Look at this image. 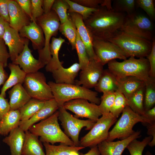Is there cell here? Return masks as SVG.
I'll list each match as a JSON object with an SVG mask.
<instances>
[{"instance_id": "1", "label": "cell", "mask_w": 155, "mask_h": 155, "mask_svg": "<svg viewBox=\"0 0 155 155\" xmlns=\"http://www.w3.org/2000/svg\"><path fill=\"white\" fill-rule=\"evenodd\" d=\"M125 16L100 6L84 22L92 38L107 40L120 30Z\"/></svg>"}, {"instance_id": "2", "label": "cell", "mask_w": 155, "mask_h": 155, "mask_svg": "<svg viewBox=\"0 0 155 155\" xmlns=\"http://www.w3.org/2000/svg\"><path fill=\"white\" fill-rule=\"evenodd\" d=\"M108 70L117 80L127 76H133L146 84L153 78L150 77V65L145 57H129L122 62L113 60L108 63Z\"/></svg>"}, {"instance_id": "3", "label": "cell", "mask_w": 155, "mask_h": 155, "mask_svg": "<svg viewBox=\"0 0 155 155\" xmlns=\"http://www.w3.org/2000/svg\"><path fill=\"white\" fill-rule=\"evenodd\" d=\"M58 110L47 118L32 126L28 130L33 134L40 136L43 143L54 145L60 143L66 145L75 146L73 142L61 129L58 123Z\"/></svg>"}, {"instance_id": "4", "label": "cell", "mask_w": 155, "mask_h": 155, "mask_svg": "<svg viewBox=\"0 0 155 155\" xmlns=\"http://www.w3.org/2000/svg\"><path fill=\"white\" fill-rule=\"evenodd\" d=\"M107 40L119 47L127 58L147 57L152 47L150 40L119 30Z\"/></svg>"}, {"instance_id": "5", "label": "cell", "mask_w": 155, "mask_h": 155, "mask_svg": "<svg viewBox=\"0 0 155 155\" xmlns=\"http://www.w3.org/2000/svg\"><path fill=\"white\" fill-rule=\"evenodd\" d=\"M48 84L59 107L67 102L78 99H85L98 105L100 104V99L98 97V93L82 86L75 84H58L52 81Z\"/></svg>"}, {"instance_id": "6", "label": "cell", "mask_w": 155, "mask_h": 155, "mask_svg": "<svg viewBox=\"0 0 155 155\" xmlns=\"http://www.w3.org/2000/svg\"><path fill=\"white\" fill-rule=\"evenodd\" d=\"M121 117L112 130L108 132L106 140L113 141L116 139L123 140L133 134L135 131L133 129L137 123L142 124L151 122L146 117L134 112L127 106L122 112Z\"/></svg>"}, {"instance_id": "7", "label": "cell", "mask_w": 155, "mask_h": 155, "mask_svg": "<svg viewBox=\"0 0 155 155\" xmlns=\"http://www.w3.org/2000/svg\"><path fill=\"white\" fill-rule=\"evenodd\" d=\"M36 22L42 29L45 39L44 47L38 51V59L46 65L51 58L49 50L50 40L52 36L57 34L60 22L57 15L52 9L37 19Z\"/></svg>"}, {"instance_id": "8", "label": "cell", "mask_w": 155, "mask_h": 155, "mask_svg": "<svg viewBox=\"0 0 155 155\" xmlns=\"http://www.w3.org/2000/svg\"><path fill=\"white\" fill-rule=\"evenodd\" d=\"M117 120V118L110 113L107 115H102L90 131L81 138L80 146L91 148L106 140L110 128Z\"/></svg>"}, {"instance_id": "9", "label": "cell", "mask_w": 155, "mask_h": 155, "mask_svg": "<svg viewBox=\"0 0 155 155\" xmlns=\"http://www.w3.org/2000/svg\"><path fill=\"white\" fill-rule=\"evenodd\" d=\"M58 110V119L61 122L64 133L71 138L76 146H79V137L81 129L86 127V130H90L96 122L89 119H79L68 112L63 106L59 107Z\"/></svg>"}, {"instance_id": "10", "label": "cell", "mask_w": 155, "mask_h": 155, "mask_svg": "<svg viewBox=\"0 0 155 155\" xmlns=\"http://www.w3.org/2000/svg\"><path fill=\"white\" fill-rule=\"evenodd\" d=\"M23 87L31 98L43 101L54 98L44 74L39 71L26 74Z\"/></svg>"}, {"instance_id": "11", "label": "cell", "mask_w": 155, "mask_h": 155, "mask_svg": "<svg viewBox=\"0 0 155 155\" xmlns=\"http://www.w3.org/2000/svg\"><path fill=\"white\" fill-rule=\"evenodd\" d=\"M152 28V22L148 18L135 13L125 16L119 30L151 40Z\"/></svg>"}, {"instance_id": "12", "label": "cell", "mask_w": 155, "mask_h": 155, "mask_svg": "<svg viewBox=\"0 0 155 155\" xmlns=\"http://www.w3.org/2000/svg\"><path fill=\"white\" fill-rule=\"evenodd\" d=\"M92 38L94 53L103 66L116 59H127L125 53L117 45L107 40Z\"/></svg>"}, {"instance_id": "13", "label": "cell", "mask_w": 155, "mask_h": 155, "mask_svg": "<svg viewBox=\"0 0 155 155\" xmlns=\"http://www.w3.org/2000/svg\"><path fill=\"white\" fill-rule=\"evenodd\" d=\"M63 106L67 110L75 114V117L86 118L96 122L102 116L99 106L90 103L87 100L78 99L71 100L65 103Z\"/></svg>"}, {"instance_id": "14", "label": "cell", "mask_w": 155, "mask_h": 155, "mask_svg": "<svg viewBox=\"0 0 155 155\" xmlns=\"http://www.w3.org/2000/svg\"><path fill=\"white\" fill-rule=\"evenodd\" d=\"M103 70V66L99 61L90 59L87 66L81 71L79 80H75V84L82 85L88 89L94 87Z\"/></svg>"}, {"instance_id": "15", "label": "cell", "mask_w": 155, "mask_h": 155, "mask_svg": "<svg viewBox=\"0 0 155 155\" xmlns=\"http://www.w3.org/2000/svg\"><path fill=\"white\" fill-rule=\"evenodd\" d=\"M3 39L8 47L9 58L13 63L23 51L28 39L21 37L19 32L11 28L7 23Z\"/></svg>"}, {"instance_id": "16", "label": "cell", "mask_w": 155, "mask_h": 155, "mask_svg": "<svg viewBox=\"0 0 155 155\" xmlns=\"http://www.w3.org/2000/svg\"><path fill=\"white\" fill-rule=\"evenodd\" d=\"M141 136V131H137L126 138L115 142L105 140L98 144L97 147L100 155H121L128 144Z\"/></svg>"}, {"instance_id": "17", "label": "cell", "mask_w": 155, "mask_h": 155, "mask_svg": "<svg viewBox=\"0 0 155 155\" xmlns=\"http://www.w3.org/2000/svg\"><path fill=\"white\" fill-rule=\"evenodd\" d=\"M68 15L74 23L79 36L85 45L90 60L99 61L93 48L92 37L84 24L82 16L74 12L68 13Z\"/></svg>"}, {"instance_id": "18", "label": "cell", "mask_w": 155, "mask_h": 155, "mask_svg": "<svg viewBox=\"0 0 155 155\" xmlns=\"http://www.w3.org/2000/svg\"><path fill=\"white\" fill-rule=\"evenodd\" d=\"M29 40L26 42L22 52L18 56L13 63L19 65L26 74L38 71L45 65L38 59L35 58L28 47Z\"/></svg>"}, {"instance_id": "19", "label": "cell", "mask_w": 155, "mask_h": 155, "mask_svg": "<svg viewBox=\"0 0 155 155\" xmlns=\"http://www.w3.org/2000/svg\"><path fill=\"white\" fill-rule=\"evenodd\" d=\"M59 108L58 105L54 98L45 101L42 107L28 120L20 123V127L25 132L37 122L43 120L53 115Z\"/></svg>"}, {"instance_id": "20", "label": "cell", "mask_w": 155, "mask_h": 155, "mask_svg": "<svg viewBox=\"0 0 155 155\" xmlns=\"http://www.w3.org/2000/svg\"><path fill=\"white\" fill-rule=\"evenodd\" d=\"M19 32L21 37L31 41L34 50L38 51L44 47L45 39L43 32L36 22H31L29 24L22 27Z\"/></svg>"}, {"instance_id": "21", "label": "cell", "mask_w": 155, "mask_h": 155, "mask_svg": "<svg viewBox=\"0 0 155 155\" xmlns=\"http://www.w3.org/2000/svg\"><path fill=\"white\" fill-rule=\"evenodd\" d=\"M8 11L9 25L18 32L22 27L31 22L15 0H9Z\"/></svg>"}, {"instance_id": "22", "label": "cell", "mask_w": 155, "mask_h": 155, "mask_svg": "<svg viewBox=\"0 0 155 155\" xmlns=\"http://www.w3.org/2000/svg\"><path fill=\"white\" fill-rule=\"evenodd\" d=\"M80 70L79 63H75L67 68L62 66L52 73L56 83L74 84L75 79Z\"/></svg>"}, {"instance_id": "23", "label": "cell", "mask_w": 155, "mask_h": 155, "mask_svg": "<svg viewBox=\"0 0 155 155\" xmlns=\"http://www.w3.org/2000/svg\"><path fill=\"white\" fill-rule=\"evenodd\" d=\"M25 135V132L18 126L3 139V142L9 147L11 155H21Z\"/></svg>"}, {"instance_id": "24", "label": "cell", "mask_w": 155, "mask_h": 155, "mask_svg": "<svg viewBox=\"0 0 155 155\" xmlns=\"http://www.w3.org/2000/svg\"><path fill=\"white\" fill-rule=\"evenodd\" d=\"M8 93L10 110L19 109L31 98L21 84L13 86Z\"/></svg>"}, {"instance_id": "25", "label": "cell", "mask_w": 155, "mask_h": 155, "mask_svg": "<svg viewBox=\"0 0 155 155\" xmlns=\"http://www.w3.org/2000/svg\"><path fill=\"white\" fill-rule=\"evenodd\" d=\"M117 90L127 99L133 93L146 86L145 82L133 76H127L117 80Z\"/></svg>"}, {"instance_id": "26", "label": "cell", "mask_w": 155, "mask_h": 155, "mask_svg": "<svg viewBox=\"0 0 155 155\" xmlns=\"http://www.w3.org/2000/svg\"><path fill=\"white\" fill-rule=\"evenodd\" d=\"M10 73L1 88L0 94L5 98L6 92L9 88L19 84H22L26 73L18 65L11 63L8 65Z\"/></svg>"}, {"instance_id": "27", "label": "cell", "mask_w": 155, "mask_h": 155, "mask_svg": "<svg viewBox=\"0 0 155 155\" xmlns=\"http://www.w3.org/2000/svg\"><path fill=\"white\" fill-rule=\"evenodd\" d=\"M25 133L21 155H45L38 136L29 130L25 131Z\"/></svg>"}, {"instance_id": "28", "label": "cell", "mask_w": 155, "mask_h": 155, "mask_svg": "<svg viewBox=\"0 0 155 155\" xmlns=\"http://www.w3.org/2000/svg\"><path fill=\"white\" fill-rule=\"evenodd\" d=\"M65 42V40L61 37H52L49 47L51 58L46 65V71L52 73L62 66L63 62L59 61L58 54L62 44Z\"/></svg>"}, {"instance_id": "29", "label": "cell", "mask_w": 155, "mask_h": 155, "mask_svg": "<svg viewBox=\"0 0 155 155\" xmlns=\"http://www.w3.org/2000/svg\"><path fill=\"white\" fill-rule=\"evenodd\" d=\"M20 121L18 110H10L0 121V134L5 136L19 126Z\"/></svg>"}, {"instance_id": "30", "label": "cell", "mask_w": 155, "mask_h": 155, "mask_svg": "<svg viewBox=\"0 0 155 155\" xmlns=\"http://www.w3.org/2000/svg\"><path fill=\"white\" fill-rule=\"evenodd\" d=\"M117 81L108 69L103 70L97 84L94 87L96 91L103 93L117 90Z\"/></svg>"}, {"instance_id": "31", "label": "cell", "mask_w": 155, "mask_h": 155, "mask_svg": "<svg viewBox=\"0 0 155 155\" xmlns=\"http://www.w3.org/2000/svg\"><path fill=\"white\" fill-rule=\"evenodd\" d=\"M45 155H80L79 151L85 148L82 146H70L62 144L58 146L43 143Z\"/></svg>"}, {"instance_id": "32", "label": "cell", "mask_w": 155, "mask_h": 155, "mask_svg": "<svg viewBox=\"0 0 155 155\" xmlns=\"http://www.w3.org/2000/svg\"><path fill=\"white\" fill-rule=\"evenodd\" d=\"M145 86L138 89L127 99L128 106L135 113L143 116L145 112L144 102Z\"/></svg>"}, {"instance_id": "33", "label": "cell", "mask_w": 155, "mask_h": 155, "mask_svg": "<svg viewBox=\"0 0 155 155\" xmlns=\"http://www.w3.org/2000/svg\"><path fill=\"white\" fill-rule=\"evenodd\" d=\"M45 101L31 98L24 106L18 109L20 121H27L30 118L42 107Z\"/></svg>"}, {"instance_id": "34", "label": "cell", "mask_w": 155, "mask_h": 155, "mask_svg": "<svg viewBox=\"0 0 155 155\" xmlns=\"http://www.w3.org/2000/svg\"><path fill=\"white\" fill-rule=\"evenodd\" d=\"M68 19L64 23L60 24L59 31L68 39L72 50L75 49V42L77 31L74 23L69 16Z\"/></svg>"}, {"instance_id": "35", "label": "cell", "mask_w": 155, "mask_h": 155, "mask_svg": "<svg viewBox=\"0 0 155 155\" xmlns=\"http://www.w3.org/2000/svg\"><path fill=\"white\" fill-rule=\"evenodd\" d=\"M155 104V79L146 84L144 106L145 111L154 107Z\"/></svg>"}, {"instance_id": "36", "label": "cell", "mask_w": 155, "mask_h": 155, "mask_svg": "<svg viewBox=\"0 0 155 155\" xmlns=\"http://www.w3.org/2000/svg\"><path fill=\"white\" fill-rule=\"evenodd\" d=\"M115 94L114 103L110 113L117 118L125 107L128 106V102L127 100L123 95L118 90L115 92Z\"/></svg>"}, {"instance_id": "37", "label": "cell", "mask_w": 155, "mask_h": 155, "mask_svg": "<svg viewBox=\"0 0 155 155\" xmlns=\"http://www.w3.org/2000/svg\"><path fill=\"white\" fill-rule=\"evenodd\" d=\"M151 136L145 137L142 141L135 139L132 140L127 146L126 148L130 155H142L145 148L151 141Z\"/></svg>"}, {"instance_id": "38", "label": "cell", "mask_w": 155, "mask_h": 155, "mask_svg": "<svg viewBox=\"0 0 155 155\" xmlns=\"http://www.w3.org/2000/svg\"><path fill=\"white\" fill-rule=\"evenodd\" d=\"M75 47L78 58L79 63L82 70L87 66L89 61L90 59L85 45L81 40L78 32Z\"/></svg>"}, {"instance_id": "39", "label": "cell", "mask_w": 155, "mask_h": 155, "mask_svg": "<svg viewBox=\"0 0 155 155\" xmlns=\"http://www.w3.org/2000/svg\"><path fill=\"white\" fill-rule=\"evenodd\" d=\"M69 5L66 0H55L52 9L57 15L60 24L65 22L68 18L67 11Z\"/></svg>"}, {"instance_id": "40", "label": "cell", "mask_w": 155, "mask_h": 155, "mask_svg": "<svg viewBox=\"0 0 155 155\" xmlns=\"http://www.w3.org/2000/svg\"><path fill=\"white\" fill-rule=\"evenodd\" d=\"M114 2L113 8L115 12L122 13L126 12L127 15L135 13V0H117Z\"/></svg>"}, {"instance_id": "41", "label": "cell", "mask_w": 155, "mask_h": 155, "mask_svg": "<svg viewBox=\"0 0 155 155\" xmlns=\"http://www.w3.org/2000/svg\"><path fill=\"white\" fill-rule=\"evenodd\" d=\"M69 5L68 13L74 12L80 15L82 17L83 21L87 19L97 9L87 7L71 0H66Z\"/></svg>"}, {"instance_id": "42", "label": "cell", "mask_w": 155, "mask_h": 155, "mask_svg": "<svg viewBox=\"0 0 155 155\" xmlns=\"http://www.w3.org/2000/svg\"><path fill=\"white\" fill-rule=\"evenodd\" d=\"M115 92L111 91L104 93L101 96L100 103L98 106L102 115H107L110 113L114 100Z\"/></svg>"}, {"instance_id": "43", "label": "cell", "mask_w": 155, "mask_h": 155, "mask_svg": "<svg viewBox=\"0 0 155 155\" xmlns=\"http://www.w3.org/2000/svg\"><path fill=\"white\" fill-rule=\"evenodd\" d=\"M135 2L137 7L143 9L151 19H155V8L153 0H137Z\"/></svg>"}, {"instance_id": "44", "label": "cell", "mask_w": 155, "mask_h": 155, "mask_svg": "<svg viewBox=\"0 0 155 155\" xmlns=\"http://www.w3.org/2000/svg\"><path fill=\"white\" fill-rule=\"evenodd\" d=\"M43 0H31L32 21L36 22L37 19L44 14Z\"/></svg>"}, {"instance_id": "45", "label": "cell", "mask_w": 155, "mask_h": 155, "mask_svg": "<svg viewBox=\"0 0 155 155\" xmlns=\"http://www.w3.org/2000/svg\"><path fill=\"white\" fill-rule=\"evenodd\" d=\"M146 57L150 65V77L155 78V40L154 38L152 42L151 51Z\"/></svg>"}, {"instance_id": "46", "label": "cell", "mask_w": 155, "mask_h": 155, "mask_svg": "<svg viewBox=\"0 0 155 155\" xmlns=\"http://www.w3.org/2000/svg\"><path fill=\"white\" fill-rule=\"evenodd\" d=\"M9 57L5 42L3 39L0 38V62L4 67L8 66V60Z\"/></svg>"}, {"instance_id": "47", "label": "cell", "mask_w": 155, "mask_h": 155, "mask_svg": "<svg viewBox=\"0 0 155 155\" xmlns=\"http://www.w3.org/2000/svg\"><path fill=\"white\" fill-rule=\"evenodd\" d=\"M84 7L97 9L103 2L104 0H71Z\"/></svg>"}, {"instance_id": "48", "label": "cell", "mask_w": 155, "mask_h": 155, "mask_svg": "<svg viewBox=\"0 0 155 155\" xmlns=\"http://www.w3.org/2000/svg\"><path fill=\"white\" fill-rule=\"evenodd\" d=\"M8 2L9 0H0V17L9 24Z\"/></svg>"}, {"instance_id": "49", "label": "cell", "mask_w": 155, "mask_h": 155, "mask_svg": "<svg viewBox=\"0 0 155 155\" xmlns=\"http://www.w3.org/2000/svg\"><path fill=\"white\" fill-rule=\"evenodd\" d=\"M22 9L32 21L31 0H15Z\"/></svg>"}, {"instance_id": "50", "label": "cell", "mask_w": 155, "mask_h": 155, "mask_svg": "<svg viewBox=\"0 0 155 155\" xmlns=\"http://www.w3.org/2000/svg\"><path fill=\"white\" fill-rule=\"evenodd\" d=\"M10 110L8 100L0 94V121Z\"/></svg>"}, {"instance_id": "51", "label": "cell", "mask_w": 155, "mask_h": 155, "mask_svg": "<svg viewBox=\"0 0 155 155\" xmlns=\"http://www.w3.org/2000/svg\"><path fill=\"white\" fill-rule=\"evenodd\" d=\"M142 124L146 127L148 135L152 137L151 141L148 145L151 147H153L155 145V122L146 123H142Z\"/></svg>"}, {"instance_id": "52", "label": "cell", "mask_w": 155, "mask_h": 155, "mask_svg": "<svg viewBox=\"0 0 155 155\" xmlns=\"http://www.w3.org/2000/svg\"><path fill=\"white\" fill-rule=\"evenodd\" d=\"M55 0H43L42 7L44 14L48 13L52 10Z\"/></svg>"}, {"instance_id": "53", "label": "cell", "mask_w": 155, "mask_h": 155, "mask_svg": "<svg viewBox=\"0 0 155 155\" xmlns=\"http://www.w3.org/2000/svg\"><path fill=\"white\" fill-rule=\"evenodd\" d=\"M4 68L3 64L0 62V87L4 84L8 77Z\"/></svg>"}, {"instance_id": "54", "label": "cell", "mask_w": 155, "mask_h": 155, "mask_svg": "<svg viewBox=\"0 0 155 155\" xmlns=\"http://www.w3.org/2000/svg\"><path fill=\"white\" fill-rule=\"evenodd\" d=\"M144 117L151 122H155V107L145 111Z\"/></svg>"}, {"instance_id": "55", "label": "cell", "mask_w": 155, "mask_h": 155, "mask_svg": "<svg viewBox=\"0 0 155 155\" xmlns=\"http://www.w3.org/2000/svg\"><path fill=\"white\" fill-rule=\"evenodd\" d=\"M7 23L3 19L0 17V38L2 39L5 33L6 25Z\"/></svg>"}, {"instance_id": "56", "label": "cell", "mask_w": 155, "mask_h": 155, "mask_svg": "<svg viewBox=\"0 0 155 155\" xmlns=\"http://www.w3.org/2000/svg\"><path fill=\"white\" fill-rule=\"evenodd\" d=\"M82 155H100L97 146L91 148L86 153Z\"/></svg>"}, {"instance_id": "57", "label": "cell", "mask_w": 155, "mask_h": 155, "mask_svg": "<svg viewBox=\"0 0 155 155\" xmlns=\"http://www.w3.org/2000/svg\"><path fill=\"white\" fill-rule=\"evenodd\" d=\"M145 155H152V154L149 151L146 152Z\"/></svg>"}]
</instances>
